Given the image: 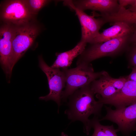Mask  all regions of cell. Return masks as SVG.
<instances>
[{"label": "cell", "mask_w": 136, "mask_h": 136, "mask_svg": "<svg viewBox=\"0 0 136 136\" xmlns=\"http://www.w3.org/2000/svg\"><path fill=\"white\" fill-rule=\"evenodd\" d=\"M94 94L90 84L78 89L69 97L68 108L65 112L70 120L80 121L83 123L84 131L87 135L89 134L91 128L89 117L92 114L100 117L104 105L95 100Z\"/></svg>", "instance_id": "cell-1"}, {"label": "cell", "mask_w": 136, "mask_h": 136, "mask_svg": "<svg viewBox=\"0 0 136 136\" xmlns=\"http://www.w3.org/2000/svg\"><path fill=\"white\" fill-rule=\"evenodd\" d=\"M62 69L65 74L66 79L65 88L61 97L63 101H66L77 90L90 85L104 72H95L90 63L85 62L77 64L75 68Z\"/></svg>", "instance_id": "cell-2"}, {"label": "cell", "mask_w": 136, "mask_h": 136, "mask_svg": "<svg viewBox=\"0 0 136 136\" xmlns=\"http://www.w3.org/2000/svg\"><path fill=\"white\" fill-rule=\"evenodd\" d=\"M127 34L103 43L91 44L80 55L76 64L90 62L102 57L118 53L125 48L130 39Z\"/></svg>", "instance_id": "cell-3"}, {"label": "cell", "mask_w": 136, "mask_h": 136, "mask_svg": "<svg viewBox=\"0 0 136 136\" xmlns=\"http://www.w3.org/2000/svg\"><path fill=\"white\" fill-rule=\"evenodd\" d=\"M40 31V28L37 25L30 22L14 26L12 37L13 68L32 45Z\"/></svg>", "instance_id": "cell-4"}, {"label": "cell", "mask_w": 136, "mask_h": 136, "mask_svg": "<svg viewBox=\"0 0 136 136\" xmlns=\"http://www.w3.org/2000/svg\"><path fill=\"white\" fill-rule=\"evenodd\" d=\"M107 113L100 121L108 120L116 124L118 131L126 136L130 134L136 127V101L127 106L114 110L105 107Z\"/></svg>", "instance_id": "cell-5"}, {"label": "cell", "mask_w": 136, "mask_h": 136, "mask_svg": "<svg viewBox=\"0 0 136 136\" xmlns=\"http://www.w3.org/2000/svg\"><path fill=\"white\" fill-rule=\"evenodd\" d=\"M39 66L46 76L49 92L47 95L41 96L40 100L47 101L52 100L61 105V97L63 88L65 87L66 79L64 72L59 68H53L48 65L41 56L39 57Z\"/></svg>", "instance_id": "cell-6"}, {"label": "cell", "mask_w": 136, "mask_h": 136, "mask_svg": "<svg viewBox=\"0 0 136 136\" xmlns=\"http://www.w3.org/2000/svg\"><path fill=\"white\" fill-rule=\"evenodd\" d=\"M34 16L29 11L23 0L6 1L1 10V20L5 23L14 26L30 22Z\"/></svg>", "instance_id": "cell-7"}, {"label": "cell", "mask_w": 136, "mask_h": 136, "mask_svg": "<svg viewBox=\"0 0 136 136\" xmlns=\"http://www.w3.org/2000/svg\"><path fill=\"white\" fill-rule=\"evenodd\" d=\"M64 4L74 11L78 17L81 28V40L92 44L100 33L99 31L101 27L105 23L103 18L101 17L95 18V13L92 15H87L84 11L75 7L71 1H65Z\"/></svg>", "instance_id": "cell-8"}, {"label": "cell", "mask_w": 136, "mask_h": 136, "mask_svg": "<svg viewBox=\"0 0 136 136\" xmlns=\"http://www.w3.org/2000/svg\"><path fill=\"white\" fill-rule=\"evenodd\" d=\"M14 27V26L4 23L0 28V62L9 82L13 68L12 37Z\"/></svg>", "instance_id": "cell-9"}, {"label": "cell", "mask_w": 136, "mask_h": 136, "mask_svg": "<svg viewBox=\"0 0 136 136\" xmlns=\"http://www.w3.org/2000/svg\"><path fill=\"white\" fill-rule=\"evenodd\" d=\"M98 98L104 104L113 106L116 109L129 106L136 101V82L127 79L121 89L111 97Z\"/></svg>", "instance_id": "cell-10"}, {"label": "cell", "mask_w": 136, "mask_h": 136, "mask_svg": "<svg viewBox=\"0 0 136 136\" xmlns=\"http://www.w3.org/2000/svg\"><path fill=\"white\" fill-rule=\"evenodd\" d=\"M76 8L84 11L90 10L99 12L101 15L110 14L116 13L119 9L118 0H80L71 1Z\"/></svg>", "instance_id": "cell-11"}, {"label": "cell", "mask_w": 136, "mask_h": 136, "mask_svg": "<svg viewBox=\"0 0 136 136\" xmlns=\"http://www.w3.org/2000/svg\"><path fill=\"white\" fill-rule=\"evenodd\" d=\"M134 29L133 25L125 22H115L112 26L100 33L94 39L92 44L104 42L126 35L130 34L133 31Z\"/></svg>", "instance_id": "cell-12"}, {"label": "cell", "mask_w": 136, "mask_h": 136, "mask_svg": "<svg viewBox=\"0 0 136 136\" xmlns=\"http://www.w3.org/2000/svg\"><path fill=\"white\" fill-rule=\"evenodd\" d=\"M99 78L90 84L91 90L94 94L100 95L98 97L108 98L118 92L114 86V78L111 77L106 72L104 71Z\"/></svg>", "instance_id": "cell-13"}, {"label": "cell", "mask_w": 136, "mask_h": 136, "mask_svg": "<svg viewBox=\"0 0 136 136\" xmlns=\"http://www.w3.org/2000/svg\"><path fill=\"white\" fill-rule=\"evenodd\" d=\"M87 43L80 40L72 49L66 51L56 53V59L50 66L53 68H68L74 59L80 55L85 49Z\"/></svg>", "instance_id": "cell-14"}, {"label": "cell", "mask_w": 136, "mask_h": 136, "mask_svg": "<svg viewBox=\"0 0 136 136\" xmlns=\"http://www.w3.org/2000/svg\"><path fill=\"white\" fill-rule=\"evenodd\" d=\"M105 19L107 22L122 21L136 25V12L130 11L125 7L120 8L117 12L105 16Z\"/></svg>", "instance_id": "cell-15"}, {"label": "cell", "mask_w": 136, "mask_h": 136, "mask_svg": "<svg viewBox=\"0 0 136 136\" xmlns=\"http://www.w3.org/2000/svg\"><path fill=\"white\" fill-rule=\"evenodd\" d=\"M98 117L94 116L91 119V128L94 130L93 134L91 136H118L117 129H115L113 125H104L100 123Z\"/></svg>", "instance_id": "cell-16"}, {"label": "cell", "mask_w": 136, "mask_h": 136, "mask_svg": "<svg viewBox=\"0 0 136 136\" xmlns=\"http://www.w3.org/2000/svg\"><path fill=\"white\" fill-rule=\"evenodd\" d=\"M29 11L35 15L42 8L51 2L47 0H23Z\"/></svg>", "instance_id": "cell-17"}, {"label": "cell", "mask_w": 136, "mask_h": 136, "mask_svg": "<svg viewBox=\"0 0 136 136\" xmlns=\"http://www.w3.org/2000/svg\"><path fill=\"white\" fill-rule=\"evenodd\" d=\"M134 0H118L119 7H125L128 5H131L134 2Z\"/></svg>", "instance_id": "cell-18"}, {"label": "cell", "mask_w": 136, "mask_h": 136, "mask_svg": "<svg viewBox=\"0 0 136 136\" xmlns=\"http://www.w3.org/2000/svg\"><path fill=\"white\" fill-rule=\"evenodd\" d=\"M128 80L136 82V66L133 68L131 72L127 78Z\"/></svg>", "instance_id": "cell-19"}, {"label": "cell", "mask_w": 136, "mask_h": 136, "mask_svg": "<svg viewBox=\"0 0 136 136\" xmlns=\"http://www.w3.org/2000/svg\"><path fill=\"white\" fill-rule=\"evenodd\" d=\"M131 60L132 64L134 66H136V48L134 49L132 53Z\"/></svg>", "instance_id": "cell-20"}, {"label": "cell", "mask_w": 136, "mask_h": 136, "mask_svg": "<svg viewBox=\"0 0 136 136\" xmlns=\"http://www.w3.org/2000/svg\"><path fill=\"white\" fill-rule=\"evenodd\" d=\"M127 9L131 12H136V0H134V2Z\"/></svg>", "instance_id": "cell-21"}, {"label": "cell", "mask_w": 136, "mask_h": 136, "mask_svg": "<svg viewBox=\"0 0 136 136\" xmlns=\"http://www.w3.org/2000/svg\"><path fill=\"white\" fill-rule=\"evenodd\" d=\"M135 28H134L133 31V33L132 38V39L136 43V25Z\"/></svg>", "instance_id": "cell-22"}, {"label": "cell", "mask_w": 136, "mask_h": 136, "mask_svg": "<svg viewBox=\"0 0 136 136\" xmlns=\"http://www.w3.org/2000/svg\"><path fill=\"white\" fill-rule=\"evenodd\" d=\"M60 136H68V135L65 134L64 132H62L61 133Z\"/></svg>", "instance_id": "cell-23"}, {"label": "cell", "mask_w": 136, "mask_h": 136, "mask_svg": "<svg viewBox=\"0 0 136 136\" xmlns=\"http://www.w3.org/2000/svg\"><path fill=\"white\" fill-rule=\"evenodd\" d=\"M136 131V127H135L134 130V131Z\"/></svg>", "instance_id": "cell-24"}]
</instances>
